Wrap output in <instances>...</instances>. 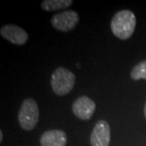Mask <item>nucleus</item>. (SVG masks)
Returning <instances> with one entry per match:
<instances>
[{"label":"nucleus","instance_id":"obj_12","mask_svg":"<svg viewBox=\"0 0 146 146\" xmlns=\"http://www.w3.org/2000/svg\"><path fill=\"white\" fill-rule=\"evenodd\" d=\"M144 113H145V117L146 119V103L145 105V108H144Z\"/></svg>","mask_w":146,"mask_h":146},{"label":"nucleus","instance_id":"obj_1","mask_svg":"<svg viewBox=\"0 0 146 146\" xmlns=\"http://www.w3.org/2000/svg\"><path fill=\"white\" fill-rule=\"evenodd\" d=\"M136 19L130 10H122L113 16L110 29L113 34L121 40H127L132 36L135 31Z\"/></svg>","mask_w":146,"mask_h":146},{"label":"nucleus","instance_id":"obj_5","mask_svg":"<svg viewBox=\"0 0 146 146\" xmlns=\"http://www.w3.org/2000/svg\"><path fill=\"white\" fill-rule=\"evenodd\" d=\"M111 139L110 127L106 120H99L94 126L90 136L91 146H109Z\"/></svg>","mask_w":146,"mask_h":146},{"label":"nucleus","instance_id":"obj_7","mask_svg":"<svg viewBox=\"0 0 146 146\" xmlns=\"http://www.w3.org/2000/svg\"><path fill=\"white\" fill-rule=\"evenodd\" d=\"M0 34L12 44L23 46L29 40V34L25 29L16 25H5L1 28Z\"/></svg>","mask_w":146,"mask_h":146},{"label":"nucleus","instance_id":"obj_6","mask_svg":"<svg viewBox=\"0 0 146 146\" xmlns=\"http://www.w3.org/2000/svg\"><path fill=\"white\" fill-rule=\"evenodd\" d=\"M72 112L78 119L89 120L94 114L96 104L94 101L87 96L79 97L72 104Z\"/></svg>","mask_w":146,"mask_h":146},{"label":"nucleus","instance_id":"obj_11","mask_svg":"<svg viewBox=\"0 0 146 146\" xmlns=\"http://www.w3.org/2000/svg\"><path fill=\"white\" fill-rule=\"evenodd\" d=\"M3 131H0V142L3 141Z\"/></svg>","mask_w":146,"mask_h":146},{"label":"nucleus","instance_id":"obj_8","mask_svg":"<svg viewBox=\"0 0 146 146\" xmlns=\"http://www.w3.org/2000/svg\"><path fill=\"white\" fill-rule=\"evenodd\" d=\"M68 137L62 130L53 129L45 131L40 138L42 146H66Z\"/></svg>","mask_w":146,"mask_h":146},{"label":"nucleus","instance_id":"obj_2","mask_svg":"<svg viewBox=\"0 0 146 146\" xmlns=\"http://www.w3.org/2000/svg\"><path fill=\"white\" fill-rule=\"evenodd\" d=\"M76 83V76L74 73L65 68H58L52 73L50 78V85L53 92L58 96H64L68 94Z\"/></svg>","mask_w":146,"mask_h":146},{"label":"nucleus","instance_id":"obj_10","mask_svg":"<svg viewBox=\"0 0 146 146\" xmlns=\"http://www.w3.org/2000/svg\"><path fill=\"white\" fill-rule=\"evenodd\" d=\"M131 78L133 80H146V60L136 64L131 72Z\"/></svg>","mask_w":146,"mask_h":146},{"label":"nucleus","instance_id":"obj_4","mask_svg":"<svg viewBox=\"0 0 146 146\" xmlns=\"http://www.w3.org/2000/svg\"><path fill=\"white\" fill-rule=\"evenodd\" d=\"M80 21L78 13L75 11H64L52 16L50 22L52 26L61 32L72 30Z\"/></svg>","mask_w":146,"mask_h":146},{"label":"nucleus","instance_id":"obj_9","mask_svg":"<svg viewBox=\"0 0 146 146\" xmlns=\"http://www.w3.org/2000/svg\"><path fill=\"white\" fill-rule=\"evenodd\" d=\"M73 3L72 0H44L42 3V9L46 11L66 9Z\"/></svg>","mask_w":146,"mask_h":146},{"label":"nucleus","instance_id":"obj_3","mask_svg":"<svg viewBox=\"0 0 146 146\" xmlns=\"http://www.w3.org/2000/svg\"><path fill=\"white\" fill-rule=\"evenodd\" d=\"M38 120L39 108L36 101L33 98L24 100L18 113V121L21 128L26 131L33 130L35 128Z\"/></svg>","mask_w":146,"mask_h":146}]
</instances>
